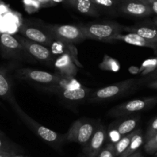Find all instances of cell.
<instances>
[{
    "instance_id": "cell-1",
    "label": "cell",
    "mask_w": 157,
    "mask_h": 157,
    "mask_svg": "<svg viewBox=\"0 0 157 157\" xmlns=\"http://www.w3.org/2000/svg\"><path fill=\"white\" fill-rule=\"evenodd\" d=\"M12 108L14 110L15 113L18 116V117L22 120V123L30 129L33 132H34L39 138L41 139L47 144L52 146L56 149H59L63 145L64 140H66L63 136L59 135L55 131L43 126L36 120H34L31 116L25 113L19 105L17 102H15L11 105Z\"/></svg>"
},
{
    "instance_id": "cell-2",
    "label": "cell",
    "mask_w": 157,
    "mask_h": 157,
    "mask_svg": "<svg viewBox=\"0 0 157 157\" xmlns=\"http://www.w3.org/2000/svg\"><path fill=\"white\" fill-rule=\"evenodd\" d=\"M140 85L138 78H128L92 92L88 100L90 102H101L115 99L135 92Z\"/></svg>"
},
{
    "instance_id": "cell-3",
    "label": "cell",
    "mask_w": 157,
    "mask_h": 157,
    "mask_svg": "<svg viewBox=\"0 0 157 157\" xmlns=\"http://www.w3.org/2000/svg\"><path fill=\"white\" fill-rule=\"evenodd\" d=\"M15 76L22 81L34 82L45 86H56L66 88V85L70 84L73 78H66L61 76L57 72H49L38 70L31 68H19L15 71Z\"/></svg>"
},
{
    "instance_id": "cell-4",
    "label": "cell",
    "mask_w": 157,
    "mask_h": 157,
    "mask_svg": "<svg viewBox=\"0 0 157 157\" xmlns=\"http://www.w3.org/2000/svg\"><path fill=\"white\" fill-rule=\"evenodd\" d=\"M77 25L86 39H93L102 43H113L112 39L114 36L124 32L123 25L114 22L78 24Z\"/></svg>"
},
{
    "instance_id": "cell-5",
    "label": "cell",
    "mask_w": 157,
    "mask_h": 157,
    "mask_svg": "<svg viewBox=\"0 0 157 157\" xmlns=\"http://www.w3.org/2000/svg\"><path fill=\"white\" fill-rule=\"evenodd\" d=\"M0 52L4 58L8 59L25 62L32 64L37 63L15 36L9 33H2L0 36Z\"/></svg>"
},
{
    "instance_id": "cell-6",
    "label": "cell",
    "mask_w": 157,
    "mask_h": 157,
    "mask_svg": "<svg viewBox=\"0 0 157 157\" xmlns=\"http://www.w3.org/2000/svg\"><path fill=\"white\" fill-rule=\"evenodd\" d=\"M43 28L47 30L56 41L68 44H78L86 39L78 25L45 24Z\"/></svg>"
},
{
    "instance_id": "cell-7",
    "label": "cell",
    "mask_w": 157,
    "mask_h": 157,
    "mask_svg": "<svg viewBox=\"0 0 157 157\" xmlns=\"http://www.w3.org/2000/svg\"><path fill=\"white\" fill-rule=\"evenodd\" d=\"M157 103V97L135 99L113 107L107 113L110 117H126L144 111Z\"/></svg>"
},
{
    "instance_id": "cell-8",
    "label": "cell",
    "mask_w": 157,
    "mask_h": 157,
    "mask_svg": "<svg viewBox=\"0 0 157 157\" xmlns=\"http://www.w3.org/2000/svg\"><path fill=\"white\" fill-rule=\"evenodd\" d=\"M96 126L90 120H75L66 132L65 138L70 143H76L82 146L87 143L94 132Z\"/></svg>"
},
{
    "instance_id": "cell-9",
    "label": "cell",
    "mask_w": 157,
    "mask_h": 157,
    "mask_svg": "<svg viewBox=\"0 0 157 157\" xmlns=\"http://www.w3.org/2000/svg\"><path fill=\"white\" fill-rule=\"evenodd\" d=\"M15 37L19 40V43L22 45L25 50L36 61L41 63L42 64L50 66V67L54 66L55 59H54L53 53L49 48L36 43V42L31 41L21 35H16Z\"/></svg>"
},
{
    "instance_id": "cell-10",
    "label": "cell",
    "mask_w": 157,
    "mask_h": 157,
    "mask_svg": "<svg viewBox=\"0 0 157 157\" xmlns=\"http://www.w3.org/2000/svg\"><path fill=\"white\" fill-rule=\"evenodd\" d=\"M140 116H130L121 121L113 123L107 129V140L108 143H116L123 136L132 132L137 129L140 123Z\"/></svg>"
},
{
    "instance_id": "cell-11",
    "label": "cell",
    "mask_w": 157,
    "mask_h": 157,
    "mask_svg": "<svg viewBox=\"0 0 157 157\" xmlns=\"http://www.w3.org/2000/svg\"><path fill=\"white\" fill-rule=\"evenodd\" d=\"M107 139V128L99 123L96 126L94 132L87 143L82 148L84 157H96L105 146Z\"/></svg>"
},
{
    "instance_id": "cell-12",
    "label": "cell",
    "mask_w": 157,
    "mask_h": 157,
    "mask_svg": "<svg viewBox=\"0 0 157 157\" xmlns=\"http://www.w3.org/2000/svg\"><path fill=\"white\" fill-rule=\"evenodd\" d=\"M19 32L23 37L31 41L43 45L48 48H52L56 42L53 36L44 28L42 29L39 27L33 26L29 24H22L19 27Z\"/></svg>"
},
{
    "instance_id": "cell-13",
    "label": "cell",
    "mask_w": 157,
    "mask_h": 157,
    "mask_svg": "<svg viewBox=\"0 0 157 157\" xmlns=\"http://www.w3.org/2000/svg\"><path fill=\"white\" fill-rule=\"evenodd\" d=\"M118 13L132 17L143 18L152 14L151 9L142 0H122Z\"/></svg>"
},
{
    "instance_id": "cell-14",
    "label": "cell",
    "mask_w": 157,
    "mask_h": 157,
    "mask_svg": "<svg viewBox=\"0 0 157 157\" xmlns=\"http://www.w3.org/2000/svg\"><path fill=\"white\" fill-rule=\"evenodd\" d=\"M48 91L52 92L69 102H80L86 98H89L93 90L86 87H75V88H63L56 86H46Z\"/></svg>"
},
{
    "instance_id": "cell-15",
    "label": "cell",
    "mask_w": 157,
    "mask_h": 157,
    "mask_svg": "<svg viewBox=\"0 0 157 157\" xmlns=\"http://www.w3.org/2000/svg\"><path fill=\"white\" fill-rule=\"evenodd\" d=\"M56 72L66 78H74L76 75L77 66L69 52H63L54 62Z\"/></svg>"
},
{
    "instance_id": "cell-16",
    "label": "cell",
    "mask_w": 157,
    "mask_h": 157,
    "mask_svg": "<svg viewBox=\"0 0 157 157\" xmlns=\"http://www.w3.org/2000/svg\"><path fill=\"white\" fill-rule=\"evenodd\" d=\"M113 43L116 41H122L128 44L136 46H140V47H146L152 49L157 53V43L156 42L150 41L136 33H128L126 34H121L114 36L112 39Z\"/></svg>"
},
{
    "instance_id": "cell-17",
    "label": "cell",
    "mask_w": 157,
    "mask_h": 157,
    "mask_svg": "<svg viewBox=\"0 0 157 157\" xmlns=\"http://www.w3.org/2000/svg\"><path fill=\"white\" fill-rule=\"evenodd\" d=\"M0 98L6 101L10 105L16 102L13 94V82L6 68L0 67Z\"/></svg>"
},
{
    "instance_id": "cell-18",
    "label": "cell",
    "mask_w": 157,
    "mask_h": 157,
    "mask_svg": "<svg viewBox=\"0 0 157 157\" xmlns=\"http://www.w3.org/2000/svg\"><path fill=\"white\" fill-rule=\"evenodd\" d=\"M64 2L75 9L77 12L86 16L92 17H98L100 16V13L92 0H65Z\"/></svg>"
},
{
    "instance_id": "cell-19",
    "label": "cell",
    "mask_w": 157,
    "mask_h": 157,
    "mask_svg": "<svg viewBox=\"0 0 157 157\" xmlns=\"http://www.w3.org/2000/svg\"><path fill=\"white\" fill-rule=\"evenodd\" d=\"M124 31L128 33H136L150 41L157 43V29L149 25H134V26H124Z\"/></svg>"
},
{
    "instance_id": "cell-20",
    "label": "cell",
    "mask_w": 157,
    "mask_h": 157,
    "mask_svg": "<svg viewBox=\"0 0 157 157\" xmlns=\"http://www.w3.org/2000/svg\"><path fill=\"white\" fill-rule=\"evenodd\" d=\"M122 0H92L99 13L101 11L109 13H118V7Z\"/></svg>"
},
{
    "instance_id": "cell-21",
    "label": "cell",
    "mask_w": 157,
    "mask_h": 157,
    "mask_svg": "<svg viewBox=\"0 0 157 157\" xmlns=\"http://www.w3.org/2000/svg\"><path fill=\"white\" fill-rule=\"evenodd\" d=\"M140 129H138L137 128L136 129L133 130L132 132H129V133L126 134V135L123 136L120 140H118L116 143L113 144L114 146V149H115V152H116V156L119 157L129 146V143H130L131 140L133 138L134 136L139 132Z\"/></svg>"
},
{
    "instance_id": "cell-22",
    "label": "cell",
    "mask_w": 157,
    "mask_h": 157,
    "mask_svg": "<svg viewBox=\"0 0 157 157\" xmlns=\"http://www.w3.org/2000/svg\"><path fill=\"white\" fill-rule=\"evenodd\" d=\"M143 140H144V138H143V132H142L141 129L139 130V132L133 136V138L131 140L130 143H129V146L127 147V149L121 154L119 157H126L128 155H131V154L134 153L135 152L139 150V149L140 148V146L143 145Z\"/></svg>"
},
{
    "instance_id": "cell-23",
    "label": "cell",
    "mask_w": 157,
    "mask_h": 157,
    "mask_svg": "<svg viewBox=\"0 0 157 157\" xmlns=\"http://www.w3.org/2000/svg\"><path fill=\"white\" fill-rule=\"evenodd\" d=\"M99 69L107 72H117L120 69V64L117 59L108 55L104 56L102 61L99 65Z\"/></svg>"
},
{
    "instance_id": "cell-24",
    "label": "cell",
    "mask_w": 157,
    "mask_h": 157,
    "mask_svg": "<svg viewBox=\"0 0 157 157\" xmlns=\"http://www.w3.org/2000/svg\"><path fill=\"white\" fill-rule=\"evenodd\" d=\"M144 150L149 155H155L157 152V133L150 140L146 142L144 145Z\"/></svg>"
},
{
    "instance_id": "cell-25",
    "label": "cell",
    "mask_w": 157,
    "mask_h": 157,
    "mask_svg": "<svg viewBox=\"0 0 157 157\" xmlns=\"http://www.w3.org/2000/svg\"><path fill=\"white\" fill-rule=\"evenodd\" d=\"M96 157H116L113 143H107Z\"/></svg>"
},
{
    "instance_id": "cell-26",
    "label": "cell",
    "mask_w": 157,
    "mask_h": 157,
    "mask_svg": "<svg viewBox=\"0 0 157 157\" xmlns=\"http://www.w3.org/2000/svg\"><path fill=\"white\" fill-rule=\"evenodd\" d=\"M157 67V59H149L145 62L143 64V67L140 70H143V75H146L149 74Z\"/></svg>"
},
{
    "instance_id": "cell-27",
    "label": "cell",
    "mask_w": 157,
    "mask_h": 157,
    "mask_svg": "<svg viewBox=\"0 0 157 157\" xmlns=\"http://www.w3.org/2000/svg\"><path fill=\"white\" fill-rule=\"evenodd\" d=\"M157 133V117L149 124L147 130H146V135H145V140L148 141L152 137H153Z\"/></svg>"
},
{
    "instance_id": "cell-28",
    "label": "cell",
    "mask_w": 157,
    "mask_h": 157,
    "mask_svg": "<svg viewBox=\"0 0 157 157\" xmlns=\"http://www.w3.org/2000/svg\"><path fill=\"white\" fill-rule=\"evenodd\" d=\"M0 151L16 152L13 145L9 140H6L5 136H0Z\"/></svg>"
},
{
    "instance_id": "cell-29",
    "label": "cell",
    "mask_w": 157,
    "mask_h": 157,
    "mask_svg": "<svg viewBox=\"0 0 157 157\" xmlns=\"http://www.w3.org/2000/svg\"><path fill=\"white\" fill-rule=\"evenodd\" d=\"M155 79H157V67L152 71L151 73H149V75H146L145 78H142V79H139L140 80V84H143V82H146V81H152L155 80Z\"/></svg>"
},
{
    "instance_id": "cell-30",
    "label": "cell",
    "mask_w": 157,
    "mask_h": 157,
    "mask_svg": "<svg viewBox=\"0 0 157 157\" xmlns=\"http://www.w3.org/2000/svg\"><path fill=\"white\" fill-rule=\"evenodd\" d=\"M142 1L144 2L146 5L149 6L152 13L157 15V0H142Z\"/></svg>"
},
{
    "instance_id": "cell-31",
    "label": "cell",
    "mask_w": 157,
    "mask_h": 157,
    "mask_svg": "<svg viewBox=\"0 0 157 157\" xmlns=\"http://www.w3.org/2000/svg\"><path fill=\"white\" fill-rule=\"evenodd\" d=\"M37 1L40 4V6L43 7H47L54 5L52 0H37Z\"/></svg>"
},
{
    "instance_id": "cell-32",
    "label": "cell",
    "mask_w": 157,
    "mask_h": 157,
    "mask_svg": "<svg viewBox=\"0 0 157 157\" xmlns=\"http://www.w3.org/2000/svg\"><path fill=\"white\" fill-rule=\"evenodd\" d=\"M16 155V152L9 151H0V157H11Z\"/></svg>"
},
{
    "instance_id": "cell-33",
    "label": "cell",
    "mask_w": 157,
    "mask_h": 157,
    "mask_svg": "<svg viewBox=\"0 0 157 157\" xmlns=\"http://www.w3.org/2000/svg\"><path fill=\"white\" fill-rule=\"evenodd\" d=\"M147 86L149 87V88L157 90V79H155V80L150 81V82H148Z\"/></svg>"
},
{
    "instance_id": "cell-34",
    "label": "cell",
    "mask_w": 157,
    "mask_h": 157,
    "mask_svg": "<svg viewBox=\"0 0 157 157\" xmlns=\"http://www.w3.org/2000/svg\"><path fill=\"white\" fill-rule=\"evenodd\" d=\"M126 157H144V156L143 155L142 152H140V150H138V151H136V152H134V153L131 154V155H128V156H126Z\"/></svg>"
},
{
    "instance_id": "cell-35",
    "label": "cell",
    "mask_w": 157,
    "mask_h": 157,
    "mask_svg": "<svg viewBox=\"0 0 157 157\" xmlns=\"http://www.w3.org/2000/svg\"><path fill=\"white\" fill-rule=\"evenodd\" d=\"M52 2H53L54 4L55 3H58V2H64L65 0H52Z\"/></svg>"
},
{
    "instance_id": "cell-36",
    "label": "cell",
    "mask_w": 157,
    "mask_h": 157,
    "mask_svg": "<svg viewBox=\"0 0 157 157\" xmlns=\"http://www.w3.org/2000/svg\"><path fill=\"white\" fill-rule=\"evenodd\" d=\"M153 22H154V24L155 25V26H157V16L153 19Z\"/></svg>"
},
{
    "instance_id": "cell-37",
    "label": "cell",
    "mask_w": 157,
    "mask_h": 157,
    "mask_svg": "<svg viewBox=\"0 0 157 157\" xmlns=\"http://www.w3.org/2000/svg\"><path fill=\"white\" fill-rule=\"evenodd\" d=\"M0 136H5V134H4L1 130H0Z\"/></svg>"
},
{
    "instance_id": "cell-38",
    "label": "cell",
    "mask_w": 157,
    "mask_h": 157,
    "mask_svg": "<svg viewBox=\"0 0 157 157\" xmlns=\"http://www.w3.org/2000/svg\"><path fill=\"white\" fill-rule=\"evenodd\" d=\"M11 157H24V156H21V155H13V156H11Z\"/></svg>"
},
{
    "instance_id": "cell-39",
    "label": "cell",
    "mask_w": 157,
    "mask_h": 157,
    "mask_svg": "<svg viewBox=\"0 0 157 157\" xmlns=\"http://www.w3.org/2000/svg\"><path fill=\"white\" fill-rule=\"evenodd\" d=\"M155 155H155H157V152H155V155Z\"/></svg>"
},
{
    "instance_id": "cell-40",
    "label": "cell",
    "mask_w": 157,
    "mask_h": 157,
    "mask_svg": "<svg viewBox=\"0 0 157 157\" xmlns=\"http://www.w3.org/2000/svg\"><path fill=\"white\" fill-rule=\"evenodd\" d=\"M0 106H2V103H1V102H0Z\"/></svg>"
},
{
    "instance_id": "cell-41",
    "label": "cell",
    "mask_w": 157,
    "mask_h": 157,
    "mask_svg": "<svg viewBox=\"0 0 157 157\" xmlns=\"http://www.w3.org/2000/svg\"><path fill=\"white\" fill-rule=\"evenodd\" d=\"M154 157H157V155H155V156H154Z\"/></svg>"
}]
</instances>
